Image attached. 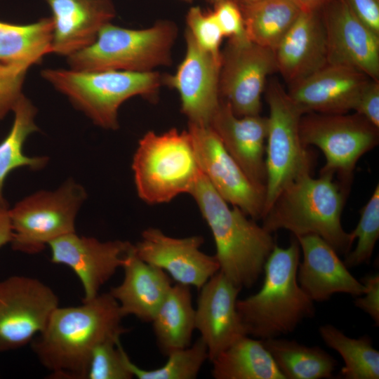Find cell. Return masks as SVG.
Returning a JSON list of instances; mask_svg holds the SVG:
<instances>
[{
	"instance_id": "42",
	"label": "cell",
	"mask_w": 379,
	"mask_h": 379,
	"mask_svg": "<svg viewBox=\"0 0 379 379\" xmlns=\"http://www.w3.org/2000/svg\"><path fill=\"white\" fill-rule=\"evenodd\" d=\"M332 0H293L302 11H320Z\"/></svg>"
},
{
	"instance_id": "14",
	"label": "cell",
	"mask_w": 379,
	"mask_h": 379,
	"mask_svg": "<svg viewBox=\"0 0 379 379\" xmlns=\"http://www.w3.org/2000/svg\"><path fill=\"white\" fill-rule=\"evenodd\" d=\"M186 52L176 72L164 75V85L180 95L181 111L188 123L209 126L220 101V57L200 47L185 30Z\"/></svg>"
},
{
	"instance_id": "28",
	"label": "cell",
	"mask_w": 379,
	"mask_h": 379,
	"mask_svg": "<svg viewBox=\"0 0 379 379\" xmlns=\"http://www.w3.org/2000/svg\"><path fill=\"white\" fill-rule=\"evenodd\" d=\"M239 4L246 38L272 51L301 12L293 0H260Z\"/></svg>"
},
{
	"instance_id": "31",
	"label": "cell",
	"mask_w": 379,
	"mask_h": 379,
	"mask_svg": "<svg viewBox=\"0 0 379 379\" xmlns=\"http://www.w3.org/2000/svg\"><path fill=\"white\" fill-rule=\"evenodd\" d=\"M319 333L325 344L338 352L344 360L345 366L340 370L342 378H379V352L373 347L369 336L352 338L331 324L321 326Z\"/></svg>"
},
{
	"instance_id": "16",
	"label": "cell",
	"mask_w": 379,
	"mask_h": 379,
	"mask_svg": "<svg viewBox=\"0 0 379 379\" xmlns=\"http://www.w3.org/2000/svg\"><path fill=\"white\" fill-rule=\"evenodd\" d=\"M320 14L328 64L349 67L379 81V35L357 18L344 0H332Z\"/></svg>"
},
{
	"instance_id": "3",
	"label": "cell",
	"mask_w": 379,
	"mask_h": 379,
	"mask_svg": "<svg viewBox=\"0 0 379 379\" xmlns=\"http://www.w3.org/2000/svg\"><path fill=\"white\" fill-rule=\"evenodd\" d=\"M300 247L295 237L287 248L277 244L265 265V279L255 294L237 300V310L247 335L265 340L293 332L314 314V301L297 278Z\"/></svg>"
},
{
	"instance_id": "13",
	"label": "cell",
	"mask_w": 379,
	"mask_h": 379,
	"mask_svg": "<svg viewBox=\"0 0 379 379\" xmlns=\"http://www.w3.org/2000/svg\"><path fill=\"white\" fill-rule=\"evenodd\" d=\"M198 164L203 174L219 195L246 215L262 219L265 187L255 183L225 149L209 126L188 123Z\"/></svg>"
},
{
	"instance_id": "27",
	"label": "cell",
	"mask_w": 379,
	"mask_h": 379,
	"mask_svg": "<svg viewBox=\"0 0 379 379\" xmlns=\"http://www.w3.org/2000/svg\"><path fill=\"white\" fill-rule=\"evenodd\" d=\"M51 17L16 25L0 21V62L31 67L52 51Z\"/></svg>"
},
{
	"instance_id": "9",
	"label": "cell",
	"mask_w": 379,
	"mask_h": 379,
	"mask_svg": "<svg viewBox=\"0 0 379 379\" xmlns=\"http://www.w3.org/2000/svg\"><path fill=\"white\" fill-rule=\"evenodd\" d=\"M86 197L84 189L69 180L55 191H39L18 201L9 209L13 249L37 253L53 240L75 232L76 216Z\"/></svg>"
},
{
	"instance_id": "20",
	"label": "cell",
	"mask_w": 379,
	"mask_h": 379,
	"mask_svg": "<svg viewBox=\"0 0 379 379\" xmlns=\"http://www.w3.org/2000/svg\"><path fill=\"white\" fill-rule=\"evenodd\" d=\"M295 237L303 255L298 268V281L313 301L327 300L338 293L353 296L364 293L365 286L349 272L338 253L326 241L315 234Z\"/></svg>"
},
{
	"instance_id": "18",
	"label": "cell",
	"mask_w": 379,
	"mask_h": 379,
	"mask_svg": "<svg viewBox=\"0 0 379 379\" xmlns=\"http://www.w3.org/2000/svg\"><path fill=\"white\" fill-rule=\"evenodd\" d=\"M241 288L220 271L199 289L195 309V330L212 361L239 338L247 335L237 310Z\"/></svg>"
},
{
	"instance_id": "35",
	"label": "cell",
	"mask_w": 379,
	"mask_h": 379,
	"mask_svg": "<svg viewBox=\"0 0 379 379\" xmlns=\"http://www.w3.org/2000/svg\"><path fill=\"white\" fill-rule=\"evenodd\" d=\"M186 29L197 44L213 55L220 57V47L224 36L213 11L206 12L199 6L191 7L186 15Z\"/></svg>"
},
{
	"instance_id": "7",
	"label": "cell",
	"mask_w": 379,
	"mask_h": 379,
	"mask_svg": "<svg viewBox=\"0 0 379 379\" xmlns=\"http://www.w3.org/2000/svg\"><path fill=\"white\" fill-rule=\"evenodd\" d=\"M138 197L149 204L166 203L190 194L201 173L187 131L147 132L132 162Z\"/></svg>"
},
{
	"instance_id": "21",
	"label": "cell",
	"mask_w": 379,
	"mask_h": 379,
	"mask_svg": "<svg viewBox=\"0 0 379 379\" xmlns=\"http://www.w3.org/2000/svg\"><path fill=\"white\" fill-rule=\"evenodd\" d=\"M209 126L246 175L265 187L267 117L260 114L237 116L228 102L220 98Z\"/></svg>"
},
{
	"instance_id": "44",
	"label": "cell",
	"mask_w": 379,
	"mask_h": 379,
	"mask_svg": "<svg viewBox=\"0 0 379 379\" xmlns=\"http://www.w3.org/2000/svg\"><path fill=\"white\" fill-rule=\"evenodd\" d=\"M211 4H213V5L216 4L217 3L223 1V0H208Z\"/></svg>"
},
{
	"instance_id": "8",
	"label": "cell",
	"mask_w": 379,
	"mask_h": 379,
	"mask_svg": "<svg viewBox=\"0 0 379 379\" xmlns=\"http://www.w3.org/2000/svg\"><path fill=\"white\" fill-rule=\"evenodd\" d=\"M266 100L269 116L263 218L286 186L298 178L311 173L313 161L300 135V121L304 113L277 80L269 84Z\"/></svg>"
},
{
	"instance_id": "4",
	"label": "cell",
	"mask_w": 379,
	"mask_h": 379,
	"mask_svg": "<svg viewBox=\"0 0 379 379\" xmlns=\"http://www.w3.org/2000/svg\"><path fill=\"white\" fill-rule=\"evenodd\" d=\"M332 173L317 178L305 174L286 186L262 219L269 232L287 230L295 237L315 234L338 253L350 252L354 239L342 226L347 187L333 180Z\"/></svg>"
},
{
	"instance_id": "17",
	"label": "cell",
	"mask_w": 379,
	"mask_h": 379,
	"mask_svg": "<svg viewBox=\"0 0 379 379\" xmlns=\"http://www.w3.org/2000/svg\"><path fill=\"white\" fill-rule=\"evenodd\" d=\"M51 262L70 267L79 278L84 297L93 299L119 267H122L133 245L127 241H100L74 232L64 234L48 244Z\"/></svg>"
},
{
	"instance_id": "11",
	"label": "cell",
	"mask_w": 379,
	"mask_h": 379,
	"mask_svg": "<svg viewBox=\"0 0 379 379\" xmlns=\"http://www.w3.org/2000/svg\"><path fill=\"white\" fill-rule=\"evenodd\" d=\"M59 300L37 279L15 275L0 281V352L31 342L46 328Z\"/></svg>"
},
{
	"instance_id": "40",
	"label": "cell",
	"mask_w": 379,
	"mask_h": 379,
	"mask_svg": "<svg viewBox=\"0 0 379 379\" xmlns=\"http://www.w3.org/2000/svg\"><path fill=\"white\" fill-rule=\"evenodd\" d=\"M355 16L379 35V0H344Z\"/></svg>"
},
{
	"instance_id": "12",
	"label": "cell",
	"mask_w": 379,
	"mask_h": 379,
	"mask_svg": "<svg viewBox=\"0 0 379 379\" xmlns=\"http://www.w3.org/2000/svg\"><path fill=\"white\" fill-rule=\"evenodd\" d=\"M277 71L274 51L247 38L230 39L221 51L220 98L239 117L258 115L267 77Z\"/></svg>"
},
{
	"instance_id": "15",
	"label": "cell",
	"mask_w": 379,
	"mask_h": 379,
	"mask_svg": "<svg viewBox=\"0 0 379 379\" xmlns=\"http://www.w3.org/2000/svg\"><path fill=\"white\" fill-rule=\"evenodd\" d=\"M203 243L201 236L175 238L149 227L134 247L141 260L162 270L177 283L200 289L220 270L215 256L200 250Z\"/></svg>"
},
{
	"instance_id": "43",
	"label": "cell",
	"mask_w": 379,
	"mask_h": 379,
	"mask_svg": "<svg viewBox=\"0 0 379 379\" xmlns=\"http://www.w3.org/2000/svg\"><path fill=\"white\" fill-rule=\"evenodd\" d=\"M240 4H251V3H254V2H256L258 1H260V0H237Z\"/></svg>"
},
{
	"instance_id": "26",
	"label": "cell",
	"mask_w": 379,
	"mask_h": 379,
	"mask_svg": "<svg viewBox=\"0 0 379 379\" xmlns=\"http://www.w3.org/2000/svg\"><path fill=\"white\" fill-rule=\"evenodd\" d=\"M215 379H286L262 340L244 335L212 361Z\"/></svg>"
},
{
	"instance_id": "2",
	"label": "cell",
	"mask_w": 379,
	"mask_h": 379,
	"mask_svg": "<svg viewBox=\"0 0 379 379\" xmlns=\"http://www.w3.org/2000/svg\"><path fill=\"white\" fill-rule=\"evenodd\" d=\"M190 194L211 231L219 271L241 288L251 287L275 245L271 233L230 207L202 172Z\"/></svg>"
},
{
	"instance_id": "22",
	"label": "cell",
	"mask_w": 379,
	"mask_h": 379,
	"mask_svg": "<svg viewBox=\"0 0 379 379\" xmlns=\"http://www.w3.org/2000/svg\"><path fill=\"white\" fill-rule=\"evenodd\" d=\"M44 1L52 12V53L67 57L91 45L116 15L110 0Z\"/></svg>"
},
{
	"instance_id": "29",
	"label": "cell",
	"mask_w": 379,
	"mask_h": 379,
	"mask_svg": "<svg viewBox=\"0 0 379 379\" xmlns=\"http://www.w3.org/2000/svg\"><path fill=\"white\" fill-rule=\"evenodd\" d=\"M285 378H331L336 360L319 347H308L295 340L272 338L262 340Z\"/></svg>"
},
{
	"instance_id": "32",
	"label": "cell",
	"mask_w": 379,
	"mask_h": 379,
	"mask_svg": "<svg viewBox=\"0 0 379 379\" xmlns=\"http://www.w3.org/2000/svg\"><path fill=\"white\" fill-rule=\"evenodd\" d=\"M166 356V364L155 369L140 368L131 359L128 364L133 375L139 379H194L208 359L207 347L200 338L192 345L174 350Z\"/></svg>"
},
{
	"instance_id": "45",
	"label": "cell",
	"mask_w": 379,
	"mask_h": 379,
	"mask_svg": "<svg viewBox=\"0 0 379 379\" xmlns=\"http://www.w3.org/2000/svg\"><path fill=\"white\" fill-rule=\"evenodd\" d=\"M181 1H186V2H191V1H192L194 0H181Z\"/></svg>"
},
{
	"instance_id": "38",
	"label": "cell",
	"mask_w": 379,
	"mask_h": 379,
	"mask_svg": "<svg viewBox=\"0 0 379 379\" xmlns=\"http://www.w3.org/2000/svg\"><path fill=\"white\" fill-rule=\"evenodd\" d=\"M355 112L379 128V81L371 79L363 89Z\"/></svg>"
},
{
	"instance_id": "6",
	"label": "cell",
	"mask_w": 379,
	"mask_h": 379,
	"mask_svg": "<svg viewBox=\"0 0 379 379\" xmlns=\"http://www.w3.org/2000/svg\"><path fill=\"white\" fill-rule=\"evenodd\" d=\"M178 33L176 25L168 20L140 29L109 22L91 45L68 56L67 62L79 71H154L171 65Z\"/></svg>"
},
{
	"instance_id": "41",
	"label": "cell",
	"mask_w": 379,
	"mask_h": 379,
	"mask_svg": "<svg viewBox=\"0 0 379 379\" xmlns=\"http://www.w3.org/2000/svg\"><path fill=\"white\" fill-rule=\"evenodd\" d=\"M12 227L8 206L0 204V247L11 242Z\"/></svg>"
},
{
	"instance_id": "23",
	"label": "cell",
	"mask_w": 379,
	"mask_h": 379,
	"mask_svg": "<svg viewBox=\"0 0 379 379\" xmlns=\"http://www.w3.org/2000/svg\"><path fill=\"white\" fill-rule=\"evenodd\" d=\"M274 53L277 71L290 85L328 64L325 29L320 11H302Z\"/></svg>"
},
{
	"instance_id": "39",
	"label": "cell",
	"mask_w": 379,
	"mask_h": 379,
	"mask_svg": "<svg viewBox=\"0 0 379 379\" xmlns=\"http://www.w3.org/2000/svg\"><path fill=\"white\" fill-rule=\"evenodd\" d=\"M366 290L362 295L354 300V305L358 308L367 313L374 321L375 324H379V275L378 274L367 275L361 281Z\"/></svg>"
},
{
	"instance_id": "36",
	"label": "cell",
	"mask_w": 379,
	"mask_h": 379,
	"mask_svg": "<svg viewBox=\"0 0 379 379\" xmlns=\"http://www.w3.org/2000/svg\"><path fill=\"white\" fill-rule=\"evenodd\" d=\"M29 67L25 65L0 62V120L12 111L22 95V85Z\"/></svg>"
},
{
	"instance_id": "5",
	"label": "cell",
	"mask_w": 379,
	"mask_h": 379,
	"mask_svg": "<svg viewBox=\"0 0 379 379\" xmlns=\"http://www.w3.org/2000/svg\"><path fill=\"white\" fill-rule=\"evenodd\" d=\"M41 75L94 124L109 130L119 127L118 110L123 102L135 96L155 100L160 87L164 85V75L156 71L48 68Z\"/></svg>"
},
{
	"instance_id": "34",
	"label": "cell",
	"mask_w": 379,
	"mask_h": 379,
	"mask_svg": "<svg viewBox=\"0 0 379 379\" xmlns=\"http://www.w3.org/2000/svg\"><path fill=\"white\" fill-rule=\"evenodd\" d=\"M130 359L119 339H110L99 344L93 350L86 379H131L134 377Z\"/></svg>"
},
{
	"instance_id": "24",
	"label": "cell",
	"mask_w": 379,
	"mask_h": 379,
	"mask_svg": "<svg viewBox=\"0 0 379 379\" xmlns=\"http://www.w3.org/2000/svg\"><path fill=\"white\" fill-rule=\"evenodd\" d=\"M122 267V282L109 293L118 302L124 317L133 315L142 321L152 322L172 286L171 277L141 260L134 245Z\"/></svg>"
},
{
	"instance_id": "25",
	"label": "cell",
	"mask_w": 379,
	"mask_h": 379,
	"mask_svg": "<svg viewBox=\"0 0 379 379\" xmlns=\"http://www.w3.org/2000/svg\"><path fill=\"white\" fill-rule=\"evenodd\" d=\"M152 323L157 345L164 354L189 347L195 330L190 286L172 285Z\"/></svg>"
},
{
	"instance_id": "33",
	"label": "cell",
	"mask_w": 379,
	"mask_h": 379,
	"mask_svg": "<svg viewBox=\"0 0 379 379\" xmlns=\"http://www.w3.org/2000/svg\"><path fill=\"white\" fill-rule=\"evenodd\" d=\"M361 217L355 229L350 232L357 244L353 251L346 254L344 261L347 267H354L370 260L379 237V185L360 211Z\"/></svg>"
},
{
	"instance_id": "19",
	"label": "cell",
	"mask_w": 379,
	"mask_h": 379,
	"mask_svg": "<svg viewBox=\"0 0 379 379\" xmlns=\"http://www.w3.org/2000/svg\"><path fill=\"white\" fill-rule=\"evenodd\" d=\"M371 79L355 69L327 64L290 85L287 93L304 114H345L354 110Z\"/></svg>"
},
{
	"instance_id": "37",
	"label": "cell",
	"mask_w": 379,
	"mask_h": 379,
	"mask_svg": "<svg viewBox=\"0 0 379 379\" xmlns=\"http://www.w3.org/2000/svg\"><path fill=\"white\" fill-rule=\"evenodd\" d=\"M224 37L231 39H246L244 22L237 0H223L214 5L213 11Z\"/></svg>"
},
{
	"instance_id": "10",
	"label": "cell",
	"mask_w": 379,
	"mask_h": 379,
	"mask_svg": "<svg viewBox=\"0 0 379 379\" xmlns=\"http://www.w3.org/2000/svg\"><path fill=\"white\" fill-rule=\"evenodd\" d=\"M300 135L305 146L319 148L326 159L321 173H337L348 187L358 160L379 141V128L354 114H303Z\"/></svg>"
},
{
	"instance_id": "1",
	"label": "cell",
	"mask_w": 379,
	"mask_h": 379,
	"mask_svg": "<svg viewBox=\"0 0 379 379\" xmlns=\"http://www.w3.org/2000/svg\"><path fill=\"white\" fill-rule=\"evenodd\" d=\"M82 302L77 307L58 306L32 340L34 353L52 378H85L94 349L127 331L119 305L109 292Z\"/></svg>"
},
{
	"instance_id": "30",
	"label": "cell",
	"mask_w": 379,
	"mask_h": 379,
	"mask_svg": "<svg viewBox=\"0 0 379 379\" xmlns=\"http://www.w3.org/2000/svg\"><path fill=\"white\" fill-rule=\"evenodd\" d=\"M12 111L14 113L13 125L8 134L0 142V204L4 206H8L3 194L4 181L8 175L22 166L39 169L48 162L46 157H29L23 153L27 138L39 130L34 122L36 107L22 94Z\"/></svg>"
}]
</instances>
